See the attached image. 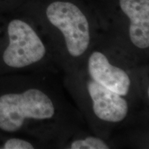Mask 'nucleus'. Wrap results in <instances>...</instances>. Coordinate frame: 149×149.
<instances>
[{"label": "nucleus", "instance_id": "1", "mask_svg": "<svg viewBox=\"0 0 149 149\" xmlns=\"http://www.w3.org/2000/svg\"><path fill=\"white\" fill-rule=\"evenodd\" d=\"M55 113L54 102L40 89L30 88L21 93L0 96V129L3 131H17L27 119L51 120Z\"/></svg>", "mask_w": 149, "mask_h": 149}, {"label": "nucleus", "instance_id": "2", "mask_svg": "<svg viewBox=\"0 0 149 149\" xmlns=\"http://www.w3.org/2000/svg\"><path fill=\"white\" fill-rule=\"evenodd\" d=\"M46 16L62 33L70 56L79 57L86 53L91 43L90 26L86 17L77 6L69 1H54L46 8Z\"/></svg>", "mask_w": 149, "mask_h": 149}, {"label": "nucleus", "instance_id": "3", "mask_svg": "<svg viewBox=\"0 0 149 149\" xmlns=\"http://www.w3.org/2000/svg\"><path fill=\"white\" fill-rule=\"evenodd\" d=\"M9 44L3 52L7 66L22 68L39 62L46 55V49L40 37L29 24L14 19L8 26Z\"/></svg>", "mask_w": 149, "mask_h": 149}, {"label": "nucleus", "instance_id": "4", "mask_svg": "<svg viewBox=\"0 0 149 149\" xmlns=\"http://www.w3.org/2000/svg\"><path fill=\"white\" fill-rule=\"evenodd\" d=\"M87 88L92 100L93 112L99 119L118 123L126 118L128 104L124 96L110 91L92 79L88 81Z\"/></svg>", "mask_w": 149, "mask_h": 149}, {"label": "nucleus", "instance_id": "5", "mask_svg": "<svg viewBox=\"0 0 149 149\" xmlns=\"http://www.w3.org/2000/svg\"><path fill=\"white\" fill-rule=\"evenodd\" d=\"M88 70L91 79L99 84L122 96L129 92L130 79L122 68L111 64L107 57L100 51H94L89 57Z\"/></svg>", "mask_w": 149, "mask_h": 149}, {"label": "nucleus", "instance_id": "6", "mask_svg": "<svg viewBox=\"0 0 149 149\" xmlns=\"http://www.w3.org/2000/svg\"><path fill=\"white\" fill-rule=\"evenodd\" d=\"M122 12L130 21L129 37L141 49L149 47V0H120Z\"/></svg>", "mask_w": 149, "mask_h": 149}, {"label": "nucleus", "instance_id": "7", "mask_svg": "<svg viewBox=\"0 0 149 149\" xmlns=\"http://www.w3.org/2000/svg\"><path fill=\"white\" fill-rule=\"evenodd\" d=\"M70 149H108L109 146L104 140L95 137H86L72 141L68 147Z\"/></svg>", "mask_w": 149, "mask_h": 149}, {"label": "nucleus", "instance_id": "8", "mask_svg": "<svg viewBox=\"0 0 149 149\" xmlns=\"http://www.w3.org/2000/svg\"><path fill=\"white\" fill-rule=\"evenodd\" d=\"M4 149H33L35 147L29 141L18 138L9 139L3 146Z\"/></svg>", "mask_w": 149, "mask_h": 149}]
</instances>
